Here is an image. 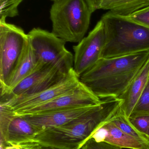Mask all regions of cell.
<instances>
[{
	"label": "cell",
	"instance_id": "7a4b0ae2",
	"mask_svg": "<svg viewBox=\"0 0 149 149\" xmlns=\"http://www.w3.org/2000/svg\"><path fill=\"white\" fill-rule=\"evenodd\" d=\"M122 102L120 98L102 100L83 115L66 124L38 133L31 142L45 147L80 149L99 128L118 113Z\"/></svg>",
	"mask_w": 149,
	"mask_h": 149
},
{
	"label": "cell",
	"instance_id": "6da1fadb",
	"mask_svg": "<svg viewBox=\"0 0 149 149\" xmlns=\"http://www.w3.org/2000/svg\"><path fill=\"white\" fill-rule=\"evenodd\" d=\"M149 58V50L119 57L101 58L80 77L100 100L120 98Z\"/></svg>",
	"mask_w": 149,
	"mask_h": 149
},
{
	"label": "cell",
	"instance_id": "5b68a950",
	"mask_svg": "<svg viewBox=\"0 0 149 149\" xmlns=\"http://www.w3.org/2000/svg\"><path fill=\"white\" fill-rule=\"evenodd\" d=\"M28 35L38 63L55 66L66 73L73 69V56L66 48L65 41L38 28L32 29Z\"/></svg>",
	"mask_w": 149,
	"mask_h": 149
},
{
	"label": "cell",
	"instance_id": "ac0fdd59",
	"mask_svg": "<svg viewBox=\"0 0 149 149\" xmlns=\"http://www.w3.org/2000/svg\"><path fill=\"white\" fill-rule=\"evenodd\" d=\"M23 0H0V21L18 15V7Z\"/></svg>",
	"mask_w": 149,
	"mask_h": 149
},
{
	"label": "cell",
	"instance_id": "9a60e30c",
	"mask_svg": "<svg viewBox=\"0 0 149 149\" xmlns=\"http://www.w3.org/2000/svg\"><path fill=\"white\" fill-rule=\"evenodd\" d=\"M36 132L33 126L22 116L15 114L11 120L4 141L7 144H17L31 142Z\"/></svg>",
	"mask_w": 149,
	"mask_h": 149
},
{
	"label": "cell",
	"instance_id": "7402d4cb",
	"mask_svg": "<svg viewBox=\"0 0 149 149\" xmlns=\"http://www.w3.org/2000/svg\"><path fill=\"white\" fill-rule=\"evenodd\" d=\"M127 17L149 29V6L134 12Z\"/></svg>",
	"mask_w": 149,
	"mask_h": 149
},
{
	"label": "cell",
	"instance_id": "30bf717a",
	"mask_svg": "<svg viewBox=\"0 0 149 149\" xmlns=\"http://www.w3.org/2000/svg\"><path fill=\"white\" fill-rule=\"evenodd\" d=\"M101 101L80 81L74 88L49 102L19 113H15L18 116L36 114L78 107L95 106Z\"/></svg>",
	"mask_w": 149,
	"mask_h": 149
},
{
	"label": "cell",
	"instance_id": "277c9868",
	"mask_svg": "<svg viewBox=\"0 0 149 149\" xmlns=\"http://www.w3.org/2000/svg\"><path fill=\"white\" fill-rule=\"evenodd\" d=\"M93 12L86 0H57L50 10L52 32L66 42L78 43L88 30Z\"/></svg>",
	"mask_w": 149,
	"mask_h": 149
},
{
	"label": "cell",
	"instance_id": "8fae6325",
	"mask_svg": "<svg viewBox=\"0 0 149 149\" xmlns=\"http://www.w3.org/2000/svg\"><path fill=\"white\" fill-rule=\"evenodd\" d=\"M95 106L78 107L20 116H23L33 126L37 134L50 128L66 124L83 115Z\"/></svg>",
	"mask_w": 149,
	"mask_h": 149
},
{
	"label": "cell",
	"instance_id": "484cf974",
	"mask_svg": "<svg viewBox=\"0 0 149 149\" xmlns=\"http://www.w3.org/2000/svg\"><path fill=\"white\" fill-rule=\"evenodd\" d=\"M146 137L148 138V140H149V127L148 129V131H147V134H146Z\"/></svg>",
	"mask_w": 149,
	"mask_h": 149
},
{
	"label": "cell",
	"instance_id": "52a82bcc",
	"mask_svg": "<svg viewBox=\"0 0 149 149\" xmlns=\"http://www.w3.org/2000/svg\"><path fill=\"white\" fill-rule=\"evenodd\" d=\"M105 42V28L100 20L87 36L73 46V69L79 78L101 58Z\"/></svg>",
	"mask_w": 149,
	"mask_h": 149
},
{
	"label": "cell",
	"instance_id": "2e32d148",
	"mask_svg": "<svg viewBox=\"0 0 149 149\" xmlns=\"http://www.w3.org/2000/svg\"><path fill=\"white\" fill-rule=\"evenodd\" d=\"M149 6V0H104L99 9L106 10L122 16L128 17Z\"/></svg>",
	"mask_w": 149,
	"mask_h": 149
},
{
	"label": "cell",
	"instance_id": "44dd1931",
	"mask_svg": "<svg viewBox=\"0 0 149 149\" xmlns=\"http://www.w3.org/2000/svg\"><path fill=\"white\" fill-rule=\"evenodd\" d=\"M128 120L137 131L146 137V134L149 127V116L129 118Z\"/></svg>",
	"mask_w": 149,
	"mask_h": 149
},
{
	"label": "cell",
	"instance_id": "ba28073f",
	"mask_svg": "<svg viewBox=\"0 0 149 149\" xmlns=\"http://www.w3.org/2000/svg\"><path fill=\"white\" fill-rule=\"evenodd\" d=\"M69 73H65L55 66L38 63L31 74L8 93L1 96V101L37 93L56 85Z\"/></svg>",
	"mask_w": 149,
	"mask_h": 149
},
{
	"label": "cell",
	"instance_id": "3957f363",
	"mask_svg": "<svg viewBox=\"0 0 149 149\" xmlns=\"http://www.w3.org/2000/svg\"><path fill=\"white\" fill-rule=\"evenodd\" d=\"M101 20L104 24L106 42L101 58L119 57L149 50V29L127 17L108 11Z\"/></svg>",
	"mask_w": 149,
	"mask_h": 149
},
{
	"label": "cell",
	"instance_id": "ffe728a7",
	"mask_svg": "<svg viewBox=\"0 0 149 149\" xmlns=\"http://www.w3.org/2000/svg\"><path fill=\"white\" fill-rule=\"evenodd\" d=\"M14 111L0 102V136L1 141H4L9 125L15 116Z\"/></svg>",
	"mask_w": 149,
	"mask_h": 149
},
{
	"label": "cell",
	"instance_id": "9c48e42d",
	"mask_svg": "<svg viewBox=\"0 0 149 149\" xmlns=\"http://www.w3.org/2000/svg\"><path fill=\"white\" fill-rule=\"evenodd\" d=\"M80 82V78L73 69L61 81L43 91L31 95L11 98L0 102L11 109L15 113H19L52 100L74 88Z\"/></svg>",
	"mask_w": 149,
	"mask_h": 149
},
{
	"label": "cell",
	"instance_id": "cb8c5ba5",
	"mask_svg": "<svg viewBox=\"0 0 149 149\" xmlns=\"http://www.w3.org/2000/svg\"><path fill=\"white\" fill-rule=\"evenodd\" d=\"M1 149H45V147L34 142L17 144H7L1 142Z\"/></svg>",
	"mask_w": 149,
	"mask_h": 149
},
{
	"label": "cell",
	"instance_id": "8992f818",
	"mask_svg": "<svg viewBox=\"0 0 149 149\" xmlns=\"http://www.w3.org/2000/svg\"><path fill=\"white\" fill-rule=\"evenodd\" d=\"M29 40L22 28L0 21V83L5 87Z\"/></svg>",
	"mask_w": 149,
	"mask_h": 149
},
{
	"label": "cell",
	"instance_id": "5bb4252c",
	"mask_svg": "<svg viewBox=\"0 0 149 149\" xmlns=\"http://www.w3.org/2000/svg\"><path fill=\"white\" fill-rule=\"evenodd\" d=\"M38 64L36 56L29 39L23 53L7 85L3 89H1V96L8 93L31 74L36 70Z\"/></svg>",
	"mask_w": 149,
	"mask_h": 149
},
{
	"label": "cell",
	"instance_id": "d6986e66",
	"mask_svg": "<svg viewBox=\"0 0 149 149\" xmlns=\"http://www.w3.org/2000/svg\"><path fill=\"white\" fill-rule=\"evenodd\" d=\"M143 116H149V80L129 118Z\"/></svg>",
	"mask_w": 149,
	"mask_h": 149
},
{
	"label": "cell",
	"instance_id": "4fadbf2b",
	"mask_svg": "<svg viewBox=\"0 0 149 149\" xmlns=\"http://www.w3.org/2000/svg\"><path fill=\"white\" fill-rule=\"evenodd\" d=\"M149 80V58L143 68L130 83L126 92L120 97L122 102L120 113L127 119L130 117L136 102Z\"/></svg>",
	"mask_w": 149,
	"mask_h": 149
},
{
	"label": "cell",
	"instance_id": "7c38bea8",
	"mask_svg": "<svg viewBox=\"0 0 149 149\" xmlns=\"http://www.w3.org/2000/svg\"><path fill=\"white\" fill-rule=\"evenodd\" d=\"M90 138L97 142H106L122 149H149L148 139L127 134L110 121L99 128Z\"/></svg>",
	"mask_w": 149,
	"mask_h": 149
},
{
	"label": "cell",
	"instance_id": "e0dca14e",
	"mask_svg": "<svg viewBox=\"0 0 149 149\" xmlns=\"http://www.w3.org/2000/svg\"><path fill=\"white\" fill-rule=\"evenodd\" d=\"M124 133L132 136L139 138L148 139L146 136L137 131L123 115L120 113L116 114L110 121Z\"/></svg>",
	"mask_w": 149,
	"mask_h": 149
},
{
	"label": "cell",
	"instance_id": "d4e9b609",
	"mask_svg": "<svg viewBox=\"0 0 149 149\" xmlns=\"http://www.w3.org/2000/svg\"><path fill=\"white\" fill-rule=\"evenodd\" d=\"M93 12L99 9L101 3L104 0H86Z\"/></svg>",
	"mask_w": 149,
	"mask_h": 149
},
{
	"label": "cell",
	"instance_id": "603a6c76",
	"mask_svg": "<svg viewBox=\"0 0 149 149\" xmlns=\"http://www.w3.org/2000/svg\"><path fill=\"white\" fill-rule=\"evenodd\" d=\"M80 149H122L106 142H97L93 138L87 140Z\"/></svg>",
	"mask_w": 149,
	"mask_h": 149
},
{
	"label": "cell",
	"instance_id": "4316f807",
	"mask_svg": "<svg viewBox=\"0 0 149 149\" xmlns=\"http://www.w3.org/2000/svg\"><path fill=\"white\" fill-rule=\"evenodd\" d=\"M45 149H61L56 148H50V147H45Z\"/></svg>",
	"mask_w": 149,
	"mask_h": 149
},
{
	"label": "cell",
	"instance_id": "83f0119b",
	"mask_svg": "<svg viewBox=\"0 0 149 149\" xmlns=\"http://www.w3.org/2000/svg\"><path fill=\"white\" fill-rule=\"evenodd\" d=\"M51 1H57V0H51Z\"/></svg>",
	"mask_w": 149,
	"mask_h": 149
}]
</instances>
